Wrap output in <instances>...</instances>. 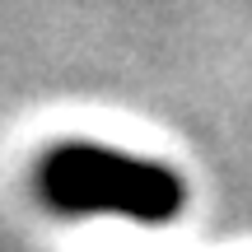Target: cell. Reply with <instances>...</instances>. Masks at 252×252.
<instances>
[{"mask_svg": "<svg viewBox=\"0 0 252 252\" xmlns=\"http://www.w3.org/2000/svg\"><path fill=\"white\" fill-rule=\"evenodd\" d=\"M33 187L42 206L61 215H126L135 224H168L187 206V182L178 168L154 159L117 154L89 140H65L37 159Z\"/></svg>", "mask_w": 252, "mask_h": 252, "instance_id": "6da1fadb", "label": "cell"}]
</instances>
